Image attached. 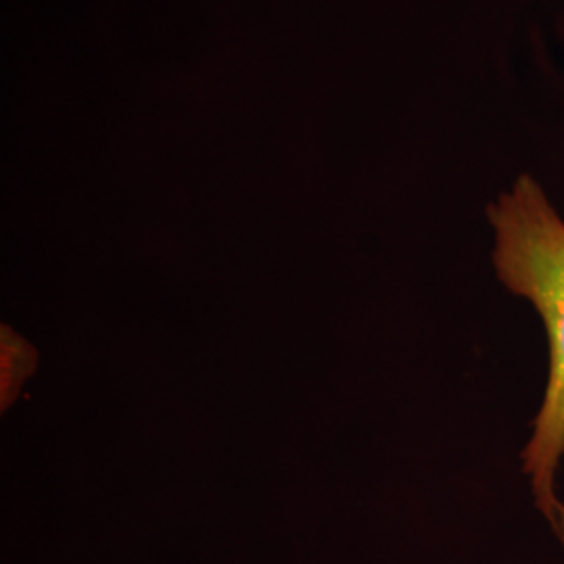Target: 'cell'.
<instances>
[{"label": "cell", "instance_id": "1", "mask_svg": "<svg viewBox=\"0 0 564 564\" xmlns=\"http://www.w3.org/2000/svg\"><path fill=\"white\" fill-rule=\"evenodd\" d=\"M487 218L498 279L535 307L547 337L544 398L521 460L535 505L564 542V506L556 496L564 458V218L531 174L512 182Z\"/></svg>", "mask_w": 564, "mask_h": 564}]
</instances>
